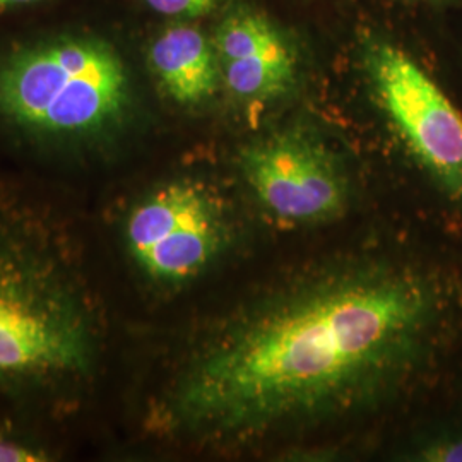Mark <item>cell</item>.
I'll return each instance as SVG.
<instances>
[{
	"label": "cell",
	"instance_id": "6da1fadb",
	"mask_svg": "<svg viewBox=\"0 0 462 462\" xmlns=\"http://www.w3.org/2000/svg\"><path fill=\"white\" fill-rule=\"evenodd\" d=\"M456 305L446 281L413 264L332 267L199 339L152 401L148 427L235 448L364 413L427 372Z\"/></svg>",
	"mask_w": 462,
	"mask_h": 462
},
{
	"label": "cell",
	"instance_id": "7a4b0ae2",
	"mask_svg": "<svg viewBox=\"0 0 462 462\" xmlns=\"http://www.w3.org/2000/svg\"><path fill=\"white\" fill-rule=\"evenodd\" d=\"M81 230L0 182V402L47 420L98 387L108 320Z\"/></svg>",
	"mask_w": 462,
	"mask_h": 462
},
{
	"label": "cell",
	"instance_id": "8992f818",
	"mask_svg": "<svg viewBox=\"0 0 462 462\" xmlns=\"http://www.w3.org/2000/svg\"><path fill=\"white\" fill-rule=\"evenodd\" d=\"M240 168L257 199L284 221H324L345 208V175L326 146L309 134L263 137L242 151Z\"/></svg>",
	"mask_w": 462,
	"mask_h": 462
},
{
	"label": "cell",
	"instance_id": "30bf717a",
	"mask_svg": "<svg viewBox=\"0 0 462 462\" xmlns=\"http://www.w3.org/2000/svg\"><path fill=\"white\" fill-rule=\"evenodd\" d=\"M51 459V452L40 442L16 429L0 427V462H43Z\"/></svg>",
	"mask_w": 462,
	"mask_h": 462
},
{
	"label": "cell",
	"instance_id": "3957f363",
	"mask_svg": "<svg viewBox=\"0 0 462 462\" xmlns=\"http://www.w3.org/2000/svg\"><path fill=\"white\" fill-rule=\"evenodd\" d=\"M141 43L98 11L0 28V143L42 162L98 168L141 120Z\"/></svg>",
	"mask_w": 462,
	"mask_h": 462
},
{
	"label": "cell",
	"instance_id": "ba28073f",
	"mask_svg": "<svg viewBox=\"0 0 462 462\" xmlns=\"http://www.w3.org/2000/svg\"><path fill=\"white\" fill-rule=\"evenodd\" d=\"M148 84L168 105L198 112L223 91L211 30L200 21H170L141 42Z\"/></svg>",
	"mask_w": 462,
	"mask_h": 462
},
{
	"label": "cell",
	"instance_id": "277c9868",
	"mask_svg": "<svg viewBox=\"0 0 462 462\" xmlns=\"http://www.w3.org/2000/svg\"><path fill=\"white\" fill-rule=\"evenodd\" d=\"M374 98L414 160L462 209V112L411 53L375 42L365 53Z\"/></svg>",
	"mask_w": 462,
	"mask_h": 462
},
{
	"label": "cell",
	"instance_id": "4fadbf2b",
	"mask_svg": "<svg viewBox=\"0 0 462 462\" xmlns=\"http://www.w3.org/2000/svg\"><path fill=\"white\" fill-rule=\"evenodd\" d=\"M425 2H430V0H425Z\"/></svg>",
	"mask_w": 462,
	"mask_h": 462
},
{
	"label": "cell",
	"instance_id": "8fae6325",
	"mask_svg": "<svg viewBox=\"0 0 462 462\" xmlns=\"http://www.w3.org/2000/svg\"><path fill=\"white\" fill-rule=\"evenodd\" d=\"M70 0H0V28L47 16L67 7Z\"/></svg>",
	"mask_w": 462,
	"mask_h": 462
},
{
	"label": "cell",
	"instance_id": "5b68a950",
	"mask_svg": "<svg viewBox=\"0 0 462 462\" xmlns=\"http://www.w3.org/2000/svg\"><path fill=\"white\" fill-rule=\"evenodd\" d=\"M122 238L129 259L149 282L180 286L202 274L221 250V204L194 179L160 183L131 206Z\"/></svg>",
	"mask_w": 462,
	"mask_h": 462
},
{
	"label": "cell",
	"instance_id": "52a82bcc",
	"mask_svg": "<svg viewBox=\"0 0 462 462\" xmlns=\"http://www.w3.org/2000/svg\"><path fill=\"white\" fill-rule=\"evenodd\" d=\"M223 91L242 103L284 95L297 78V53L264 14L235 7L211 30Z\"/></svg>",
	"mask_w": 462,
	"mask_h": 462
},
{
	"label": "cell",
	"instance_id": "7c38bea8",
	"mask_svg": "<svg viewBox=\"0 0 462 462\" xmlns=\"http://www.w3.org/2000/svg\"><path fill=\"white\" fill-rule=\"evenodd\" d=\"M420 459L437 462H462V431L431 439L420 450Z\"/></svg>",
	"mask_w": 462,
	"mask_h": 462
},
{
	"label": "cell",
	"instance_id": "9c48e42d",
	"mask_svg": "<svg viewBox=\"0 0 462 462\" xmlns=\"http://www.w3.org/2000/svg\"><path fill=\"white\" fill-rule=\"evenodd\" d=\"M221 0H134V4L160 23L200 21L213 13Z\"/></svg>",
	"mask_w": 462,
	"mask_h": 462
}]
</instances>
